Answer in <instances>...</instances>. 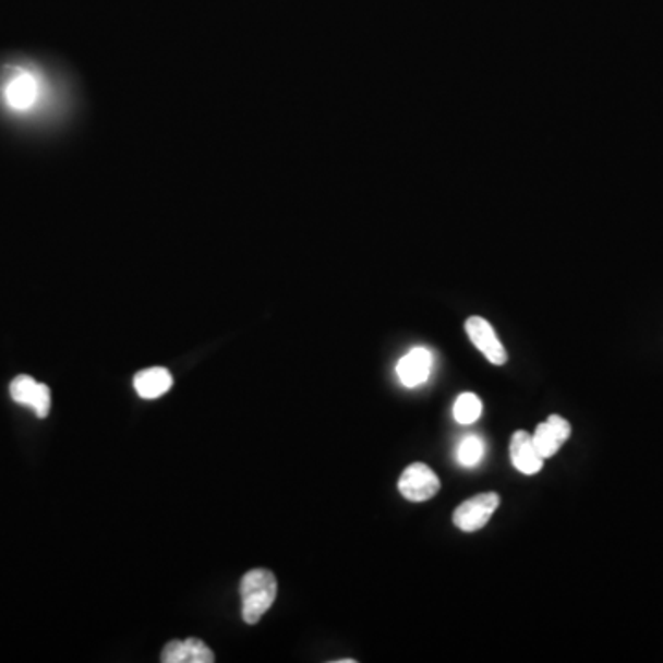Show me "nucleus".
Masks as SVG:
<instances>
[{
    "label": "nucleus",
    "instance_id": "nucleus-3",
    "mask_svg": "<svg viewBox=\"0 0 663 663\" xmlns=\"http://www.w3.org/2000/svg\"><path fill=\"white\" fill-rule=\"evenodd\" d=\"M497 507H499V496L496 492H483L457 507L454 513V523L465 533H474L485 528Z\"/></svg>",
    "mask_w": 663,
    "mask_h": 663
},
{
    "label": "nucleus",
    "instance_id": "nucleus-13",
    "mask_svg": "<svg viewBox=\"0 0 663 663\" xmlns=\"http://www.w3.org/2000/svg\"><path fill=\"white\" fill-rule=\"evenodd\" d=\"M186 646V663H213L214 652L208 649L207 643L197 638L184 640Z\"/></svg>",
    "mask_w": 663,
    "mask_h": 663
},
{
    "label": "nucleus",
    "instance_id": "nucleus-2",
    "mask_svg": "<svg viewBox=\"0 0 663 663\" xmlns=\"http://www.w3.org/2000/svg\"><path fill=\"white\" fill-rule=\"evenodd\" d=\"M2 96L13 111H31L41 98V82L34 72L13 67L4 77Z\"/></svg>",
    "mask_w": 663,
    "mask_h": 663
},
{
    "label": "nucleus",
    "instance_id": "nucleus-7",
    "mask_svg": "<svg viewBox=\"0 0 663 663\" xmlns=\"http://www.w3.org/2000/svg\"><path fill=\"white\" fill-rule=\"evenodd\" d=\"M571 435V426L566 419H563L560 414H551L547 421L542 422L537 427V432L533 435V443L539 450L540 456L547 459L553 457L560 450V446L568 441Z\"/></svg>",
    "mask_w": 663,
    "mask_h": 663
},
{
    "label": "nucleus",
    "instance_id": "nucleus-11",
    "mask_svg": "<svg viewBox=\"0 0 663 663\" xmlns=\"http://www.w3.org/2000/svg\"><path fill=\"white\" fill-rule=\"evenodd\" d=\"M481 413H483V403L474 393H462L461 397L457 398L454 406V417L457 422L472 424L480 419Z\"/></svg>",
    "mask_w": 663,
    "mask_h": 663
},
{
    "label": "nucleus",
    "instance_id": "nucleus-1",
    "mask_svg": "<svg viewBox=\"0 0 663 663\" xmlns=\"http://www.w3.org/2000/svg\"><path fill=\"white\" fill-rule=\"evenodd\" d=\"M242 616L248 625L261 622L277 598V579L269 569H251L243 575L242 584Z\"/></svg>",
    "mask_w": 663,
    "mask_h": 663
},
{
    "label": "nucleus",
    "instance_id": "nucleus-9",
    "mask_svg": "<svg viewBox=\"0 0 663 663\" xmlns=\"http://www.w3.org/2000/svg\"><path fill=\"white\" fill-rule=\"evenodd\" d=\"M433 355L427 349H413L398 362L397 374L406 387H419L432 374Z\"/></svg>",
    "mask_w": 663,
    "mask_h": 663
},
{
    "label": "nucleus",
    "instance_id": "nucleus-10",
    "mask_svg": "<svg viewBox=\"0 0 663 663\" xmlns=\"http://www.w3.org/2000/svg\"><path fill=\"white\" fill-rule=\"evenodd\" d=\"M133 385H135L138 397L154 400V398L162 397L172 389L173 378L170 371L162 367H152L136 374Z\"/></svg>",
    "mask_w": 663,
    "mask_h": 663
},
{
    "label": "nucleus",
    "instance_id": "nucleus-14",
    "mask_svg": "<svg viewBox=\"0 0 663 663\" xmlns=\"http://www.w3.org/2000/svg\"><path fill=\"white\" fill-rule=\"evenodd\" d=\"M160 662L165 663H186V646L184 641L173 640L165 647Z\"/></svg>",
    "mask_w": 663,
    "mask_h": 663
},
{
    "label": "nucleus",
    "instance_id": "nucleus-6",
    "mask_svg": "<svg viewBox=\"0 0 663 663\" xmlns=\"http://www.w3.org/2000/svg\"><path fill=\"white\" fill-rule=\"evenodd\" d=\"M10 395L21 406H28V408L34 409L39 419H45L50 411L52 398H50L48 385L37 384L32 376L21 374L13 379L12 385H10Z\"/></svg>",
    "mask_w": 663,
    "mask_h": 663
},
{
    "label": "nucleus",
    "instance_id": "nucleus-5",
    "mask_svg": "<svg viewBox=\"0 0 663 663\" xmlns=\"http://www.w3.org/2000/svg\"><path fill=\"white\" fill-rule=\"evenodd\" d=\"M465 330H467L470 341L478 347L481 354L485 355L492 365H505L507 363V352H505L504 345L497 339L496 332H494L489 321L483 320L480 315L468 317Z\"/></svg>",
    "mask_w": 663,
    "mask_h": 663
},
{
    "label": "nucleus",
    "instance_id": "nucleus-12",
    "mask_svg": "<svg viewBox=\"0 0 663 663\" xmlns=\"http://www.w3.org/2000/svg\"><path fill=\"white\" fill-rule=\"evenodd\" d=\"M485 457V443L478 435H468L462 438L461 445L457 448V459L462 467H475Z\"/></svg>",
    "mask_w": 663,
    "mask_h": 663
},
{
    "label": "nucleus",
    "instance_id": "nucleus-4",
    "mask_svg": "<svg viewBox=\"0 0 663 663\" xmlns=\"http://www.w3.org/2000/svg\"><path fill=\"white\" fill-rule=\"evenodd\" d=\"M438 489H441V481H438L437 474L424 462L409 465L398 480V491L409 502L432 499Z\"/></svg>",
    "mask_w": 663,
    "mask_h": 663
},
{
    "label": "nucleus",
    "instance_id": "nucleus-8",
    "mask_svg": "<svg viewBox=\"0 0 663 663\" xmlns=\"http://www.w3.org/2000/svg\"><path fill=\"white\" fill-rule=\"evenodd\" d=\"M510 461L521 474L534 475L542 470L544 457L540 456L539 450H537L531 433L523 432V430L513 433Z\"/></svg>",
    "mask_w": 663,
    "mask_h": 663
}]
</instances>
